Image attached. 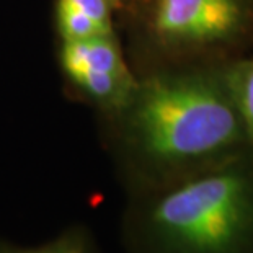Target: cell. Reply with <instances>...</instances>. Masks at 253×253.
<instances>
[{
  "label": "cell",
  "instance_id": "6da1fadb",
  "mask_svg": "<svg viewBox=\"0 0 253 253\" xmlns=\"http://www.w3.org/2000/svg\"><path fill=\"white\" fill-rule=\"evenodd\" d=\"M116 150L134 195L250 152L222 66L162 67L139 79L120 111Z\"/></svg>",
  "mask_w": 253,
  "mask_h": 253
},
{
  "label": "cell",
  "instance_id": "7a4b0ae2",
  "mask_svg": "<svg viewBox=\"0 0 253 253\" xmlns=\"http://www.w3.org/2000/svg\"><path fill=\"white\" fill-rule=\"evenodd\" d=\"M123 244L127 253H253V152L134 195Z\"/></svg>",
  "mask_w": 253,
  "mask_h": 253
},
{
  "label": "cell",
  "instance_id": "3957f363",
  "mask_svg": "<svg viewBox=\"0 0 253 253\" xmlns=\"http://www.w3.org/2000/svg\"><path fill=\"white\" fill-rule=\"evenodd\" d=\"M145 41L160 67L224 66L253 52V0H142Z\"/></svg>",
  "mask_w": 253,
  "mask_h": 253
},
{
  "label": "cell",
  "instance_id": "277c9868",
  "mask_svg": "<svg viewBox=\"0 0 253 253\" xmlns=\"http://www.w3.org/2000/svg\"><path fill=\"white\" fill-rule=\"evenodd\" d=\"M62 69L75 82L93 75H131L116 35H105L77 41H64L61 51Z\"/></svg>",
  "mask_w": 253,
  "mask_h": 253
},
{
  "label": "cell",
  "instance_id": "5b68a950",
  "mask_svg": "<svg viewBox=\"0 0 253 253\" xmlns=\"http://www.w3.org/2000/svg\"><path fill=\"white\" fill-rule=\"evenodd\" d=\"M222 72L253 152V52L224 64Z\"/></svg>",
  "mask_w": 253,
  "mask_h": 253
},
{
  "label": "cell",
  "instance_id": "8992f818",
  "mask_svg": "<svg viewBox=\"0 0 253 253\" xmlns=\"http://www.w3.org/2000/svg\"><path fill=\"white\" fill-rule=\"evenodd\" d=\"M0 253H100V249L88 227L71 225L41 245L25 247L0 240Z\"/></svg>",
  "mask_w": 253,
  "mask_h": 253
},
{
  "label": "cell",
  "instance_id": "52a82bcc",
  "mask_svg": "<svg viewBox=\"0 0 253 253\" xmlns=\"http://www.w3.org/2000/svg\"><path fill=\"white\" fill-rule=\"evenodd\" d=\"M120 5L118 0H57L56 10L77 13L103 30L105 33H115L113 30V12Z\"/></svg>",
  "mask_w": 253,
  "mask_h": 253
},
{
  "label": "cell",
  "instance_id": "ba28073f",
  "mask_svg": "<svg viewBox=\"0 0 253 253\" xmlns=\"http://www.w3.org/2000/svg\"><path fill=\"white\" fill-rule=\"evenodd\" d=\"M118 2H126V3H134V5H137L139 2H142V0H118Z\"/></svg>",
  "mask_w": 253,
  "mask_h": 253
}]
</instances>
